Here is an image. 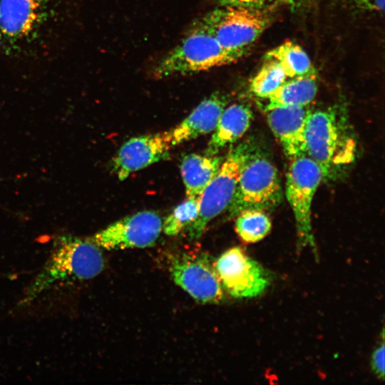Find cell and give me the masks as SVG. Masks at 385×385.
<instances>
[{
  "label": "cell",
  "mask_w": 385,
  "mask_h": 385,
  "mask_svg": "<svg viewBox=\"0 0 385 385\" xmlns=\"http://www.w3.org/2000/svg\"><path fill=\"white\" fill-rule=\"evenodd\" d=\"M162 226L158 213L140 211L111 224L95 234L91 241L108 250L151 247L158 238Z\"/></svg>",
  "instance_id": "8fae6325"
},
{
  "label": "cell",
  "mask_w": 385,
  "mask_h": 385,
  "mask_svg": "<svg viewBox=\"0 0 385 385\" xmlns=\"http://www.w3.org/2000/svg\"><path fill=\"white\" fill-rule=\"evenodd\" d=\"M223 159L217 155L197 153H190L183 157L180 172L187 197H200L205 189L217 174Z\"/></svg>",
  "instance_id": "2e32d148"
},
{
  "label": "cell",
  "mask_w": 385,
  "mask_h": 385,
  "mask_svg": "<svg viewBox=\"0 0 385 385\" xmlns=\"http://www.w3.org/2000/svg\"><path fill=\"white\" fill-rule=\"evenodd\" d=\"M199 209L200 198L187 197L163 222V231L169 236H175L185 231L197 218Z\"/></svg>",
  "instance_id": "44dd1931"
},
{
  "label": "cell",
  "mask_w": 385,
  "mask_h": 385,
  "mask_svg": "<svg viewBox=\"0 0 385 385\" xmlns=\"http://www.w3.org/2000/svg\"><path fill=\"white\" fill-rule=\"evenodd\" d=\"M222 5L242 6L258 9H269L279 4H290L294 0H220Z\"/></svg>",
  "instance_id": "7402d4cb"
},
{
  "label": "cell",
  "mask_w": 385,
  "mask_h": 385,
  "mask_svg": "<svg viewBox=\"0 0 385 385\" xmlns=\"http://www.w3.org/2000/svg\"><path fill=\"white\" fill-rule=\"evenodd\" d=\"M227 98L215 92L203 101L177 126L170 130L171 145H177L213 131Z\"/></svg>",
  "instance_id": "5bb4252c"
},
{
  "label": "cell",
  "mask_w": 385,
  "mask_h": 385,
  "mask_svg": "<svg viewBox=\"0 0 385 385\" xmlns=\"http://www.w3.org/2000/svg\"><path fill=\"white\" fill-rule=\"evenodd\" d=\"M287 78L277 61L265 57L261 67L250 80V92L260 98H266Z\"/></svg>",
  "instance_id": "ffe728a7"
},
{
  "label": "cell",
  "mask_w": 385,
  "mask_h": 385,
  "mask_svg": "<svg viewBox=\"0 0 385 385\" xmlns=\"http://www.w3.org/2000/svg\"><path fill=\"white\" fill-rule=\"evenodd\" d=\"M71 0H0V57L36 63L71 33Z\"/></svg>",
  "instance_id": "6da1fadb"
},
{
  "label": "cell",
  "mask_w": 385,
  "mask_h": 385,
  "mask_svg": "<svg viewBox=\"0 0 385 385\" xmlns=\"http://www.w3.org/2000/svg\"><path fill=\"white\" fill-rule=\"evenodd\" d=\"M174 282L200 303H219L224 297L214 265L205 254H183L172 259Z\"/></svg>",
  "instance_id": "30bf717a"
},
{
  "label": "cell",
  "mask_w": 385,
  "mask_h": 385,
  "mask_svg": "<svg viewBox=\"0 0 385 385\" xmlns=\"http://www.w3.org/2000/svg\"><path fill=\"white\" fill-rule=\"evenodd\" d=\"M271 21L266 9L223 5L203 16L197 25L212 34L223 48L247 53Z\"/></svg>",
  "instance_id": "5b68a950"
},
{
  "label": "cell",
  "mask_w": 385,
  "mask_h": 385,
  "mask_svg": "<svg viewBox=\"0 0 385 385\" xmlns=\"http://www.w3.org/2000/svg\"><path fill=\"white\" fill-rule=\"evenodd\" d=\"M252 120V111L245 104L234 103L225 108L204 154L215 155L225 147L232 145L247 131Z\"/></svg>",
  "instance_id": "9a60e30c"
},
{
  "label": "cell",
  "mask_w": 385,
  "mask_h": 385,
  "mask_svg": "<svg viewBox=\"0 0 385 385\" xmlns=\"http://www.w3.org/2000/svg\"><path fill=\"white\" fill-rule=\"evenodd\" d=\"M247 53L223 48L209 32L196 25L155 66V78L197 73L235 63Z\"/></svg>",
  "instance_id": "277c9868"
},
{
  "label": "cell",
  "mask_w": 385,
  "mask_h": 385,
  "mask_svg": "<svg viewBox=\"0 0 385 385\" xmlns=\"http://www.w3.org/2000/svg\"><path fill=\"white\" fill-rule=\"evenodd\" d=\"M306 154L320 168L324 179L353 162L356 141L343 113L335 106L310 111L305 131Z\"/></svg>",
  "instance_id": "3957f363"
},
{
  "label": "cell",
  "mask_w": 385,
  "mask_h": 385,
  "mask_svg": "<svg viewBox=\"0 0 385 385\" xmlns=\"http://www.w3.org/2000/svg\"><path fill=\"white\" fill-rule=\"evenodd\" d=\"M250 140H245L230 150L220 170L200 197L199 213L185 230L189 240L199 239L207 224L227 210L234 197L241 170L255 151Z\"/></svg>",
  "instance_id": "8992f818"
},
{
  "label": "cell",
  "mask_w": 385,
  "mask_h": 385,
  "mask_svg": "<svg viewBox=\"0 0 385 385\" xmlns=\"http://www.w3.org/2000/svg\"><path fill=\"white\" fill-rule=\"evenodd\" d=\"M291 160L286 175L285 195L292 210L298 236V249L316 245L312 225V205L317 190L324 179L319 166L307 154Z\"/></svg>",
  "instance_id": "ba28073f"
},
{
  "label": "cell",
  "mask_w": 385,
  "mask_h": 385,
  "mask_svg": "<svg viewBox=\"0 0 385 385\" xmlns=\"http://www.w3.org/2000/svg\"><path fill=\"white\" fill-rule=\"evenodd\" d=\"M317 72L287 78L265 99V111L277 107H307L315 98Z\"/></svg>",
  "instance_id": "e0dca14e"
},
{
  "label": "cell",
  "mask_w": 385,
  "mask_h": 385,
  "mask_svg": "<svg viewBox=\"0 0 385 385\" xmlns=\"http://www.w3.org/2000/svg\"><path fill=\"white\" fill-rule=\"evenodd\" d=\"M270 130L290 160L306 154L307 107H277L265 111Z\"/></svg>",
  "instance_id": "4fadbf2b"
},
{
  "label": "cell",
  "mask_w": 385,
  "mask_h": 385,
  "mask_svg": "<svg viewBox=\"0 0 385 385\" xmlns=\"http://www.w3.org/2000/svg\"><path fill=\"white\" fill-rule=\"evenodd\" d=\"M104 266L103 253L93 242L60 237L41 270L26 289L21 304L32 302L55 285L93 278Z\"/></svg>",
  "instance_id": "7a4b0ae2"
},
{
  "label": "cell",
  "mask_w": 385,
  "mask_h": 385,
  "mask_svg": "<svg viewBox=\"0 0 385 385\" xmlns=\"http://www.w3.org/2000/svg\"><path fill=\"white\" fill-rule=\"evenodd\" d=\"M282 197L277 168L267 158L255 150L241 170L227 214L233 217L245 210L265 211L276 207Z\"/></svg>",
  "instance_id": "52a82bcc"
},
{
  "label": "cell",
  "mask_w": 385,
  "mask_h": 385,
  "mask_svg": "<svg viewBox=\"0 0 385 385\" xmlns=\"http://www.w3.org/2000/svg\"><path fill=\"white\" fill-rule=\"evenodd\" d=\"M172 147L170 131L132 138L113 158V170L120 180H124L132 173L168 158Z\"/></svg>",
  "instance_id": "7c38bea8"
},
{
  "label": "cell",
  "mask_w": 385,
  "mask_h": 385,
  "mask_svg": "<svg viewBox=\"0 0 385 385\" xmlns=\"http://www.w3.org/2000/svg\"><path fill=\"white\" fill-rule=\"evenodd\" d=\"M384 343L382 342L374 351L371 366L374 373L381 380L384 379Z\"/></svg>",
  "instance_id": "603a6c76"
},
{
  "label": "cell",
  "mask_w": 385,
  "mask_h": 385,
  "mask_svg": "<svg viewBox=\"0 0 385 385\" xmlns=\"http://www.w3.org/2000/svg\"><path fill=\"white\" fill-rule=\"evenodd\" d=\"M357 7L361 9L374 11L383 12L384 10V0H353Z\"/></svg>",
  "instance_id": "cb8c5ba5"
},
{
  "label": "cell",
  "mask_w": 385,
  "mask_h": 385,
  "mask_svg": "<svg viewBox=\"0 0 385 385\" xmlns=\"http://www.w3.org/2000/svg\"><path fill=\"white\" fill-rule=\"evenodd\" d=\"M265 57L277 61L287 78L317 72L307 52L299 44L289 40L270 50Z\"/></svg>",
  "instance_id": "ac0fdd59"
},
{
  "label": "cell",
  "mask_w": 385,
  "mask_h": 385,
  "mask_svg": "<svg viewBox=\"0 0 385 385\" xmlns=\"http://www.w3.org/2000/svg\"><path fill=\"white\" fill-rule=\"evenodd\" d=\"M235 227L237 234L243 242L254 243L268 235L272 223L265 211L248 209L236 215Z\"/></svg>",
  "instance_id": "d6986e66"
},
{
  "label": "cell",
  "mask_w": 385,
  "mask_h": 385,
  "mask_svg": "<svg viewBox=\"0 0 385 385\" xmlns=\"http://www.w3.org/2000/svg\"><path fill=\"white\" fill-rule=\"evenodd\" d=\"M213 265L222 288L236 298L257 297L270 284L268 272L240 247L224 252Z\"/></svg>",
  "instance_id": "9c48e42d"
}]
</instances>
